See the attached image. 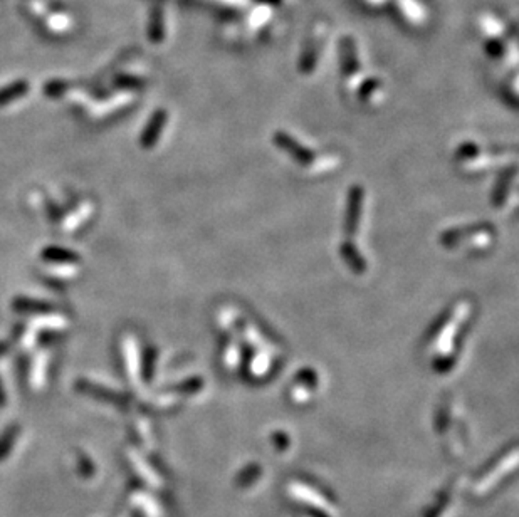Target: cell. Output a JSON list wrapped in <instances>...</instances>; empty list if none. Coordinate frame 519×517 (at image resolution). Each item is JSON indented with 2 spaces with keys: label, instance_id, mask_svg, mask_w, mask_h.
<instances>
[{
  "label": "cell",
  "instance_id": "4",
  "mask_svg": "<svg viewBox=\"0 0 519 517\" xmlns=\"http://www.w3.org/2000/svg\"><path fill=\"white\" fill-rule=\"evenodd\" d=\"M340 64L343 69V74H351V72L360 71V59L357 42L353 37L345 36L340 41Z\"/></svg>",
  "mask_w": 519,
  "mask_h": 517
},
{
  "label": "cell",
  "instance_id": "2",
  "mask_svg": "<svg viewBox=\"0 0 519 517\" xmlns=\"http://www.w3.org/2000/svg\"><path fill=\"white\" fill-rule=\"evenodd\" d=\"M326 34H328V24L324 20L316 22L315 29H311L310 36H308L306 42L303 46L301 58H299V71L303 74H310L313 69L316 67V63L320 59V51L324 44Z\"/></svg>",
  "mask_w": 519,
  "mask_h": 517
},
{
  "label": "cell",
  "instance_id": "7",
  "mask_svg": "<svg viewBox=\"0 0 519 517\" xmlns=\"http://www.w3.org/2000/svg\"><path fill=\"white\" fill-rule=\"evenodd\" d=\"M254 4H263V6H269V7H277L281 6L282 0H252Z\"/></svg>",
  "mask_w": 519,
  "mask_h": 517
},
{
  "label": "cell",
  "instance_id": "5",
  "mask_svg": "<svg viewBox=\"0 0 519 517\" xmlns=\"http://www.w3.org/2000/svg\"><path fill=\"white\" fill-rule=\"evenodd\" d=\"M293 494L298 499H303V501L311 504V506H316V507H321V509L329 511V507L326 506V502H323V499H321L320 495H316L315 492H313V490L308 489V487L296 485V487H293Z\"/></svg>",
  "mask_w": 519,
  "mask_h": 517
},
{
  "label": "cell",
  "instance_id": "3",
  "mask_svg": "<svg viewBox=\"0 0 519 517\" xmlns=\"http://www.w3.org/2000/svg\"><path fill=\"white\" fill-rule=\"evenodd\" d=\"M475 25H478V32L484 42L487 41H503L508 37V22L496 12H482L475 19Z\"/></svg>",
  "mask_w": 519,
  "mask_h": 517
},
{
  "label": "cell",
  "instance_id": "6",
  "mask_svg": "<svg viewBox=\"0 0 519 517\" xmlns=\"http://www.w3.org/2000/svg\"><path fill=\"white\" fill-rule=\"evenodd\" d=\"M358 2L362 4L363 7L370 8V11H375V12L383 11L385 7L390 6V0H358Z\"/></svg>",
  "mask_w": 519,
  "mask_h": 517
},
{
  "label": "cell",
  "instance_id": "1",
  "mask_svg": "<svg viewBox=\"0 0 519 517\" xmlns=\"http://www.w3.org/2000/svg\"><path fill=\"white\" fill-rule=\"evenodd\" d=\"M398 19L409 29L423 31L432 20V11L427 0H390Z\"/></svg>",
  "mask_w": 519,
  "mask_h": 517
}]
</instances>
